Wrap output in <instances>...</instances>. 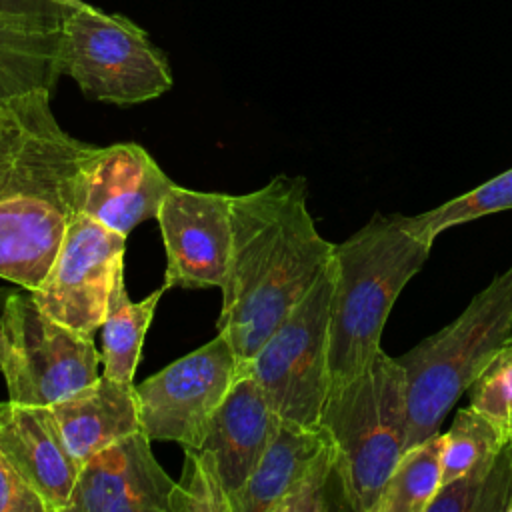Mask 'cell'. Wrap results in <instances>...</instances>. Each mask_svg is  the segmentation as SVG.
<instances>
[{
	"instance_id": "6da1fadb",
	"label": "cell",
	"mask_w": 512,
	"mask_h": 512,
	"mask_svg": "<svg viewBox=\"0 0 512 512\" xmlns=\"http://www.w3.org/2000/svg\"><path fill=\"white\" fill-rule=\"evenodd\" d=\"M332 256L334 244L308 210L302 176L278 174L232 198V250L216 330L228 338L242 372Z\"/></svg>"
},
{
	"instance_id": "7a4b0ae2",
	"label": "cell",
	"mask_w": 512,
	"mask_h": 512,
	"mask_svg": "<svg viewBox=\"0 0 512 512\" xmlns=\"http://www.w3.org/2000/svg\"><path fill=\"white\" fill-rule=\"evenodd\" d=\"M46 90L0 100V278L34 290L78 212L96 146L70 136Z\"/></svg>"
},
{
	"instance_id": "3957f363",
	"label": "cell",
	"mask_w": 512,
	"mask_h": 512,
	"mask_svg": "<svg viewBox=\"0 0 512 512\" xmlns=\"http://www.w3.org/2000/svg\"><path fill=\"white\" fill-rule=\"evenodd\" d=\"M432 244L412 234L400 214L372 218L334 244L330 304V390L364 372L378 356L390 310L404 286L420 272Z\"/></svg>"
},
{
	"instance_id": "277c9868",
	"label": "cell",
	"mask_w": 512,
	"mask_h": 512,
	"mask_svg": "<svg viewBox=\"0 0 512 512\" xmlns=\"http://www.w3.org/2000/svg\"><path fill=\"white\" fill-rule=\"evenodd\" d=\"M320 426L336 448L348 508L376 512L386 480L406 450L408 392L398 358L380 350L364 372L332 388Z\"/></svg>"
},
{
	"instance_id": "5b68a950",
	"label": "cell",
	"mask_w": 512,
	"mask_h": 512,
	"mask_svg": "<svg viewBox=\"0 0 512 512\" xmlns=\"http://www.w3.org/2000/svg\"><path fill=\"white\" fill-rule=\"evenodd\" d=\"M512 334V264L464 312L398 356L406 372V448L440 432L448 410Z\"/></svg>"
},
{
	"instance_id": "8992f818",
	"label": "cell",
	"mask_w": 512,
	"mask_h": 512,
	"mask_svg": "<svg viewBox=\"0 0 512 512\" xmlns=\"http://www.w3.org/2000/svg\"><path fill=\"white\" fill-rule=\"evenodd\" d=\"M60 64L88 100L116 106L154 100L174 84L166 54L144 28L86 2L62 20Z\"/></svg>"
},
{
	"instance_id": "52a82bcc",
	"label": "cell",
	"mask_w": 512,
	"mask_h": 512,
	"mask_svg": "<svg viewBox=\"0 0 512 512\" xmlns=\"http://www.w3.org/2000/svg\"><path fill=\"white\" fill-rule=\"evenodd\" d=\"M334 256L310 292L258 348L246 372L256 378L274 412L288 422L318 426L330 392L328 334Z\"/></svg>"
},
{
	"instance_id": "ba28073f",
	"label": "cell",
	"mask_w": 512,
	"mask_h": 512,
	"mask_svg": "<svg viewBox=\"0 0 512 512\" xmlns=\"http://www.w3.org/2000/svg\"><path fill=\"white\" fill-rule=\"evenodd\" d=\"M102 358L92 336L80 334L34 300L32 290H12L4 314V360L8 400L52 406L94 382Z\"/></svg>"
},
{
	"instance_id": "9c48e42d",
	"label": "cell",
	"mask_w": 512,
	"mask_h": 512,
	"mask_svg": "<svg viewBox=\"0 0 512 512\" xmlns=\"http://www.w3.org/2000/svg\"><path fill=\"white\" fill-rule=\"evenodd\" d=\"M238 358L224 334L136 384L140 430L150 440L196 446L236 378Z\"/></svg>"
},
{
	"instance_id": "30bf717a",
	"label": "cell",
	"mask_w": 512,
	"mask_h": 512,
	"mask_svg": "<svg viewBox=\"0 0 512 512\" xmlns=\"http://www.w3.org/2000/svg\"><path fill=\"white\" fill-rule=\"evenodd\" d=\"M126 236L76 212L44 278L32 290L38 306L60 324L94 336L102 328L114 276L124 266Z\"/></svg>"
},
{
	"instance_id": "8fae6325",
	"label": "cell",
	"mask_w": 512,
	"mask_h": 512,
	"mask_svg": "<svg viewBox=\"0 0 512 512\" xmlns=\"http://www.w3.org/2000/svg\"><path fill=\"white\" fill-rule=\"evenodd\" d=\"M232 198L178 184L166 194L156 214L166 252V290L224 288L232 250Z\"/></svg>"
},
{
	"instance_id": "7c38bea8",
	"label": "cell",
	"mask_w": 512,
	"mask_h": 512,
	"mask_svg": "<svg viewBox=\"0 0 512 512\" xmlns=\"http://www.w3.org/2000/svg\"><path fill=\"white\" fill-rule=\"evenodd\" d=\"M136 430L82 462L64 512H170L176 480Z\"/></svg>"
},
{
	"instance_id": "4fadbf2b",
	"label": "cell",
	"mask_w": 512,
	"mask_h": 512,
	"mask_svg": "<svg viewBox=\"0 0 512 512\" xmlns=\"http://www.w3.org/2000/svg\"><path fill=\"white\" fill-rule=\"evenodd\" d=\"M174 182L136 142L96 146L82 184L78 210L128 236L138 224L156 218Z\"/></svg>"
},
{
	"instance_id": "5bb4252c",
	"label": "cell",
	"mask_w": 512,
	"mask_h": 512,
	"mask_svg": "<svg viewBox=\"0 0 512 512\" xmlns=\"http://www.w3.org/2000/svg\"><path fill=\"white\" fill-rule=\"evenodd\" d=\"M0 450L48 512L66 510L82 462L68 448L50 406L2 402Z\"/></svg>"
},
{
	"instance_id": "9a60e30c",
	"label": "cell",
	"mask_w": 512,
	"mask_h": 512,
	"mask_svg": "<svg viewBox=\"0 0 512 512\" xmlns=\"http://www.w3.org/2000/svg\"><path fill=\"white\" fill-rule=\"evenodd\" d=\"M280 416L270 406L256 378L242 372L214 410L202 440L196 444L210 452L220 480L230 496L244 486L270 440Z\"/></svg>"
},
{
	"instance_id": "2e32d148",
	"label": "cell",
	"mask_w": 512,
	"mask_h": 512,
	"mask_svg": "<svg viewBox=\"0 0 512 512\" xmlns=\"http://www.w3.org/2000/svg\"><path fill=\"white\" fill-rule=\"evenodd\" d=\"M330 452L334 444L324 426H302L280 418L256 468L232 496V512H284Z\"/></svg>"
},
{
	"instance_id": "e0dca14e",
	"label": "cell",
	"mask_w": 512,
	"mask_h": 512,
	"mask_svg": "<svg viewBox=\"0 0 512 512\" xmlns=\"http://www.w3.org/2000/svg\"><path fill=\"white\" fill-rule=\"evenodd\" d=\"M50 410L80 462L140 430L136 384L128 386L104 374L54 402Z\"/></svg>"
},
{
	"instance_id": "ac0fdd59",
	"label": "cell",
	"mask_w": 512,
	"mask_h": 512,
	"mask_svg": "<svg viewBox=\"0 0 512 512\" xmlns=\"http://www.w3.org/2000/svg\"><path fill=\"white\" fill-rule=\"evenodd\" d=\"M62 18L0 10V100L46 90L62 76Z\"/></svg>"
},
{
	"instance_id": "d6986e66",
	"label": "cell",
	"mask_w": 512,
	"mask_h": 512,
	"mask_svg": "<svg viewBox=\"0 0 512 512\" xmlns=\"http://www.w3.org/2000/svg\"><path fill=\"white\" fill-rule=\"evenodd\" d=\"M164 292L166 286L162 284L144 300L132 302L124 282V266L118 268L102 322L100 358L104 364V376L134 386V372L140 360L144 336Z\"/></svg>"
},
{
	"instance_id": "ffe728a7",
	"label": "cell",
	"mask_w": 512,
	"mask_h": 512,
	"mask_svg": "<svg viewBox=\"0 0 512 512\" xmlns=\"http://www.w3.org/2000/svg\"><path fill=\"white\" fill-rule=\"evenodd\" d=\"M512 494V442L462 476L444 482L426 512H506Z\"/></svg>"
},
{
	"instance_id": "44dd1931",
	"label": "cell",
	"mask_w": 512,
	"mask_h": 512,
	"mask_svg": "<svg viewBox=\"0 0 512 512\" xmlns=\"http://www.w3.org/2000/svg\"><path fill=\"white\" fill-rule=\"evenodd\" d=\"M442 442L444 436L438 432L402 452L376 512H426L442 486Z\"/></svg>"
},
{
	"instance_id": "7402d4cb",
	"label": "cell",
	"mask_w": 512,
	"mask_h": 512,
	"mask_svg": "<svg viewBox=\"0 0 512 512\" xmlns=\"http://www.w3.org/2000/svg\"><path fill=\"white\" fill-rule=\"evenodd\" d=\"M504 210H512V168L436 208L414 216H400L412 234L434 244L436 236L452 226Z\"/></svg>"
},
{
	"instance_id": "603a6c76",
	"label": "cell",
	"mask_w": 512,
	"mask_h": 512,
	"mask_svg": "<svg viewBox=\"0 0 512 512\" xmlns=\"http://www.w3.org/2000/svg\"><path fill=\"white\" fill-rule=\"evenodd\" d=\"M442 436V484L494 458L510 440L506 430L472 406L460 408Z\"/></svg>"
},
{
	"instance_id": "cb8c5ba5",
	"label": "cell",
	"mask_w": 512,
	"mask_h": 512,
	"mask_svg": "<svg viewBox=\"0 0 512 512\" xmlns=\"http://www.w3.org/2000/svg\"><path fill=\"white\" fill-rule=\"evenodd\" d=\"M170 512H232L230 496L208 450L184 448V468L174 484Z\"/></svg>"
},
{
	"instance_id": "d4e9b609",
	"label": "cell",
	"mask_w": 512,
	"mask_h": 512,
	"mask_svg": "<svg viewBox=\"0 0 512 512\" xmlns=\"http://www.w3.org/2000/svg\"><path fill=\"white\" fill-rule=\"evenodd\" d=\"M468 398L474 410L488 416L510 434L512 418V334L486 362L480 374L468 386Z\"/></svg>"
},
{
	"instance_id": "484cf974",
	"label": "cell",
	"mask_w": 512,
	"mask_h": 512,
	"mask_svg": "<svg viewBox=\"0 0 512 512\" xmlns=\"http://www.w3.org/2000/svg\"><path fill=\"white\" fill-rule=\"evenodd\" d=\"M0 512H48L42 498L22 480L0 450Z\"/></svg>"
},
{
	"instance_id": "4316f807",
	"label": "cell",
	"mask_w": 512,
	"mask_h": 512,
	"mask_svg": "<svg viewBox=\"0 0 512 512\" xmlns=\"http://www.w3.org/2000/svg\"><path fill=\"white\" fill-rule=\"evenodd\" d=\"M82 4V0H0V10L42 14L64 20L72 10L80 8Z\"/></svg>"
},
{
	"instance_id": "83f0119b",
	"label": "cell",
	"mask_w": 512,
	"mask_h": 512,
	"mask_svg": "<svg viewBox=\"0 0 512 512\" xmlns=\"http://www.w3.org/2000/svg\"><path fill=\"white\" fill-rule=\"evenodd\" d=\"M12 290L0 288V364L4 360V314H6V304L10 298Z\"/></svg>"
},
{
	"instance_id": "f1b7e54d",
	"label": "cell",
	"mask_w": 512,
	"mask_h": 512,
	"mask_svg": "<svg viewBox=\"0 0 512 512\" xmlns=\"http://www.w3.org/2000/svg\"><path fill=\"white\" fill-rule=\"evenodd\" d=\"M510 438H512V418H510Z\"/></svg>"
},
{
	"instance_id": "f546056e",
	"label": "cell",
	"mask_w": 512,
	"mask_h": 512,
	"mask_svg": "<svg viewBox=\"0 0 512 512\" xmlns=\"http://www.w3.org/2000/svg\"><path fill=\"white\" fill-rule=\"evenodd\" d=\"M510 442H512V438H510Z\"/></svg>"
}]
</instances>
